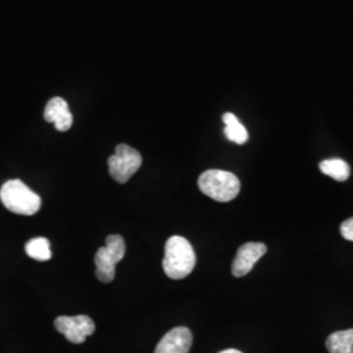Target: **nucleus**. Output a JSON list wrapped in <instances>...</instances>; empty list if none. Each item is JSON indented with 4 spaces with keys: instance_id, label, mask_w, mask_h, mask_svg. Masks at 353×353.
I'll return each mask as SVG.
<instances>
[{
    "instance_id": "10",
    "label": "nucleus",
    "mask_w": 353,
    "mask_h": 353,
    "mask_svg": "<svg viewBox=\"0 0 353 353\" xmlns=\"http://www.w3.org/2000/svg\"><path fill=\"white\" fill-rule=\"evenodd\" d=\"M223 121L225 123L224 134L228 140L236 144H245L249 140L248 130L239 121V118L233 113H225L223 115Z\"/></svg>"
},
{
    "instance_id": "14",
    "label": "nucleus",
    "mask_w": 353,
    "mask_h": 353,
    "mask_svg": "<svg viewBox=\"0 0 353 353\" xmlns=\"http://www.w3.org/2000/svg\"><path fill=\"white\" fill-rule=\"evenodd\" d=\"M341 233L343 239L353 242V217L347 219L345 221L341 223Z\"/></svg>"
},
{
    "instance_id": "11",
    "label": "nucleus",
    "mask_w": 353,
    "mask_h": 353,
    "mask_svg": "<svg viewBox=\"0 0 353 353\" xmlns=\"http://www.w3.org/2000/svg\"><path fill=\"white\" fill-rule=\"evenodd\" d=\"M326 347L330 353H353V328L331 334Z\"/></svg>"
},
{
    "instance_id": "4",
    "label": "nucleus",
    "mask_w": 353,
    "mask_h": 353,
    "mask_svg": "<svg viewBox=\"0 0 353 353\" xmlns=\"http://www.w3.org/2000/svg\"><path fill=\"white\" fill-rule=\"evenodd\" d=\"M126 252V242L119 234H110L106 237V245L100 248L96 256V276L102 283H112L115 278V267L121 262Z\"/></svg>"
},
{
    "instance_id": "15",
    "label": "nucleus",
    "mask_w": 353,
    "mask_h": 353,
    "mask_svg": "<svg viewBox=\"0 0 353 353\" xmlns=\"http://www.w3.org/2000/svg\"><path fill=\"white\" fill-rule=\"evenodd\" d=\"M220 353H242L239 350H227V351H223V352Z\"/></svg>"
},
{
    "instance_id": "12",
    "label": "nucleus",
    "mask_w": 353,
    "mask_h": 353,
    "mask_svg": "<svg viewBox=\"0 0 353 353\" xmlns=\"http://www.w3.org/2000/svg\"><path fill=\"white\" fill-rule=\"evenodd\" d=\"M319 169L323 174L334 178L335 181L344 182L351 174L350 165L341 159H328L319 164Z\"/></svg>"
},
{
    "instance_id": "13",
    "label": "nucleus",
    "mask_w": 353,
    "mask_h": 353,
    "mask_svg": "<svg viewBox=\"0 0 353 353\" xmlns=\"http://www.w3.org/2000/svg\"><path fill=\"white\" fill-rule=\"evenodd\" d=\"M26 252L38 262H48L51 259L50 241L45 237H36L26 243Z\"/></svg>"
},
{
    "instance_id": "8",
    "label": "nucleus",
    "mask_w": 353,
    "mask_h": 353,
    "mask_svg": "<svg viewBox=\"0 0 353 353\" xmlns=\"http://www.w3.org/2000/svg\"><path fill=\"white\" fill-rule=\"evenodd\" d=\"M192 334L188 327L170 330L156 347L154 353H189Z\"/></svg>"
},
{
    "instance_id": "5",
    "label": "nucleus",
    "mask_w": 353,
    "mask_h": 353,
    "mask_svg": "<svg viewBox=\"0 0 353 353\" xmlns=\"http://www.w3.org/2000/svg\"><path fill=\"white\" fill-rule=\"evenodd\" d=\"M143 164V157L135 148L119 144L117 145L113 156L109 157V173L118 183H126Z\"/></svg>"
},
{
    "instance_id": "2",
    "label": "nucleus",
    "mask_w": 353,
    "mask_h": 353,
    "mask_svg": "<svg viewBox=\"0 0 353 353\" xmlns=\"http://www.w3.org/2000/svg\"><path fill=\"white\" fill-rule=\"evenodd\" d=\"M198 186L204 195L220 203L233 201L241 190L240 179L237 176L219 169H211L201 174Z\"/></svg>"
},
{
    "instance_id": "9",
    "label": "nucleus",
    "mask_w": 353,
    "mask_h": 353,
    "mask_svg": "<svg viewBox=\"0 0 353 353\" xmlns=\"http://www.w3.org/2000/svg\"><path fill=\"white\" fill-rule=\"evenodd\" d=\"M43 117L46 122L54 123L55 128L61 132L68 131L74 123V117L70 112L68 103L62 97H54L46 103Z\"/></svg>"
},
{
    "instance_id": "7",
    "label": "nucleus",
    "mask_w": 353,
    "mask_h": 353,
    "mask_svg": "<svg viewBox=\"0 0 353 353\" xmlns=\"http://www.w3.org/2000/svg\"><path fill=\"white\" fill-rule=\"evenodd\" d=\"M267 252V246L262 242H248L243 243L237 250L236 258L232 265V274L236 278L248 275L255 263Z\"/></svg>"
},
{
    "instance_id": "1",
    "label": "nucleus",
    "mask_w": 353,
    "mask_h": 353,
    "mask_svg": "<svg viewBox=\"0 0 353 353\" xmlns=\"http://www.w3.org/2000/svg\"><path fill=\"white\" fill-rule=\"evenodd\" d=\"M196 265V255L189 241L181 236H173L165 243L163 261L168 278L181 280L188 278Z\"/></svg>"
},
{
    "instance_id": "3",
    "label": "nucleus",
    "mask_w": 353,
    "mask_h": 353,
    "mask_svg": "<svg viewBox=\"0 0 353 353\" xmlns=\"http://www.w3.org/2000/svg\"><path fill=\"white\" fill-rule=\"evenodd\" d=\"M0 201L13 214L32 216L41 208V198L20 179H11L0 189Z\"/></svg>"
},
{
    "instance_id": "6",
    "label": "nucleus",
    "mask_w": 353,
    "mask_h": 353,
    "mask_svg": "<svg viewBox=\"0 0 353 353\" xmlns=\"http://www.w3.org/2000/svg\"><path fill=\"white\" fill-rule=\"evenodd\" d=\"M54 325L58 332L74 344L84 343L96 330L94 322L88 316H58Z\"/></svg>"
}]
</instances>
